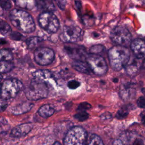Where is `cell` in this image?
Instances as JSON below:
<instances>
[{"instance_id":"836d02e7","label":"cell","mask_w":145,"mask_h":145,"mask_svg":"<svg viewBox=\"0 0 145 145\" xmlns=\"http://www.w3.org/2000/svg\"><path fill=\"white\" fill-rule=\"evenodd\" d=\"M8 105L7 100L2 98L0 99V112L5 110Z\"/></svg>"},{"instance_id":"7c38bea8","label":"cell","mask_w":145,"mask_h":145,"mask_svg":"<svg viewBox=\"0 0 145 145\" xmlns=\"http://www.w3.org/2000/svg\"><path fill=\"white\" fill-rule=\"evenodd\" d=\"M131 49L138 59H141L145 56V41L136 39L130 44Z\"/></svg>"},{"instance_id":"83f0119b","label":"cell","mask_w":145,"mask_h":145,"mask_svg":"<svg viewBox=\"0 0 145 145\" xmlns=\"http://www.w3.org/2000/svg\"><path fill=\"white\" fill-rule=\"evenodd\" d=\"M88 117H89V115L86 111L79 112L74 115L75 118L78 120L79 121H81V122L87 120L88 118Z\"/></svg>"},{"instance_id":"d4e9b609","label":"cell","mask_w":145,"mask_h":145,"mask_svg":"<svg viewBox=\"0 0 145 145\" xmlns=\"http://www.w3.org/2000/svg\"><path fill=\"white\" fill-rule=\"evenodd\" d=\"M17 6H19L21 8H25L28 9H31L34 7V6L36 5L35 1H17L15 2Z\"/></svg>"},{"instance_id":"5b68a950","label":"cell","mask_w":145,"mask_h":145,"mask_svg":"<svg viewBox=\"0 0 145 145\" xmlns=\"http://www.w3.org/2000/svg\"><path fill=\"white\" fill-rule=\"evenodd\" d=\"M87 138V133L83 127L74 126L66 134L63 145H86Z\"/></svg>"},{"instance_id":"bcb514c9","label":"cell","mask_w":145,"mask_h":145,"mask_svg":"<svg viewBox=\"0 0 145 145\" xmlns=\"http://www.w3.org/2000/svg\"><path fill=\"white\" fill-rule=\"evenodd\" d=\"M113 81H114V82H117L118 80H117V79H114V80H113Z\"/></svg>"},{"instance_id":"d590c367","label":"cell","mask_w":145,"mask_h":145,"mask_svg":"<svg viewBox=\"0 0 145 145\" xmlns=\"http://www.w3.org/2000/svg\"><path fill=\"white\" fill-rule=\"evenodd\" d=\"M112 117V114L109 113V112H105L104 113H103L101 116V118L103 120H107V119H109Z\"/></svg>"},{"instance_id":"4dcf8cb0","label":"cell","mask_w":145,"mask_h":145,"mask_svg":"<svg viewBox=\"0 0 145 145\" xmlns=\"http://www.w3.org/2000/svg\"><path fill=\"white\" fill-rule=\"evenodd\" d=\"M11 2L9 1H0V7L3 10H8L11 7Z\"/></svg>"},{"instance_id":"277c9868","label":"cell","mask_w":145,"mask_h":145,"mask_svg":"<svg viewBox=\"0 0 145 145\" xmlns=\"http://www.w3.org/2000/svg\"><path fill=\"white\" fill-rule=\"evenodd\" d=\"M23 86L21 81L15 78L4 80L0 88L1 97L6 100L15 97L22 89Z\"/></svg>"},{"instance_id":"ac0fdd59","label":"cell","mask_w":145,"mask_h":145,"mask_svg":"<svg viewBox=\"0 0 145 145\" xmlns=\"http://www.w3.org/2000/svg\"><path fill=\"white\" fill-rule=\"evenodd\" d=\"M54 109L50 104H44L38 110L39 114L43 118H48L53 114Z\"/></svg>"},{"instance_id":"60d3db41","label":"cell","mask_w":145,"mask_h":145,"mask_svg":"<svg viewBox=\"0 0 145 145\" xmlns=\"http://www.w3.org/2000/svg\"><path fill=\"white\" fill-rule=\"evenodd\" d=\"M6 40H4V39H1L0 40V46L2 45V44H4L5 43H6Z\"/></svg>"},{"instance_id":"74e56055","label":"cell","mask_w":145,"mask_h":145,"mask_svg":"<svg viewBox=\"0 0 145 145\" xmlns=\"http://www.w3.org/2000/svg\"><path fill=\"white\" fill-rule=\"evenodd\" d=\"M112 145H125V143L122 141V140L120 139H116L113 142Z\"/></svg>"},{"instance_id":"9c48e42d","label":"cell","mask_w":145,"mask_h":145,"mask_svg":"<svg viewBox=\"0 0 145 145\" xmlns=\"http://www.w3.org/2000/svg\"><path fill=\"white\" fill-rule=\"evenodd\" d=\"M34 59L39 65L46 66L50 64L54 59V53L47 47L37 48L34 52Z\"/></svg>"},{"instance_id":"9a60e30c","label":"cell","mask_w":145,"mask_h":145,"mask_svg":"<svg viewBox=\"0 0 145 145\" xmlns=\"http://www.w3.org/2000/svg\"><path fill=\"white\" fill-rule=\"evenodd\" d=\"M33 106V104L26 101L17 105L15 106L12 107L11 109V112L15 115H19L29 111Z\"/></svg>"},{"instance_id":"7402d4cb","label":"cell","mask_w":145,"mask_h":145,"mask_svg":"<svg viewBox=\"0 0 145 145\" xmlns=\"http://www.w3.org/2000/svg\"><path fill=\"white\" fill-rule=\"evenodd\" d=\"M14 68V64L11 61H0V74L7 73Z\"/></svg>"},{"instance_id":"7dc6e473","label":"cell","mask_w":145,"mask_h":145,"mask_svg":"<svg viewBox=\"0 0 145 145\" xmlns=\"http://www.w3.org/2000/svg\"><path fill=\"white\" fill-rule=\"evenodd\" d=\"M2 76L0 74V81L2 80Z\"/></svg>"},{"instance_id":"7bdbcfd3","label":"cell","mask_w":145,"mask_h":145,"mask_svg":"<svg viewBox=\"0 0 145 145\" xmlns=\"http://www.w3.org/2000/svg\"><path fill=\"white\" fill-rule=\"evenodd\" d=\"M3 10L0 7V16L3 15Z\"/></svg>"},{"instance_id":"5bb4252c","label":"cell","mask_w":145,"mask_h":145,"mask_svg":"<svg viewBox=\"0 0 145 145\" xmlns=\"http://www.w3.org/2000/svg\"><path fill=\"white\" fill-rule=\"evenodd\" d=\"M32 125L31 123H23L16 126L11 131V135L15 138H20L26 135L32 130Z\"/></svg>"},{"instance_id":"8d00e7d4","label":"cell","mask_w":145,"mask_h":145,"mask_svg":"<svg viewBox=\"0 0 145 145\" xmlns=\"http://www.w3.org/2000/svg\"><path fill=\"white\" fill-rule=\"evenodd\" d=\"M131 145H144V144L143 140L141 139L137 138L134 141V142Z\"/></svg>"},{"instance_id":"f6af8a7d","label":"cell","mask_w":145,"mask_h":145,"mask_svg":"<svg viewBox=\"0 0 145 145\" xmlns=\"http://www.w3.org/2000/svg\"><path fill=\"white\" fill-rule=\"evenodd\" d=\"M142 92L143 93V94L145 96V87L144 88H143L142 89Z\"/></svg>"},{"instance_id":"8992f818","label":"cell","mask_w":145,"mask_h":145,"mask_svg":"<svg viewBox=\"0 0 145 145\" xmlns=\"http://www.w3.org/2000/svg\"><path fill=\"white\" fill-rule=\"evenodd\" d=\"M40 26L49 33L56 32L59 27V22L57 16L52 12H43L38 18Z\"/></svg>"},{"instance_id":"4316f807","label":"cell","mask_w":145,"mask_h":145,"mask_svg":"<svg viewBox=\"0 0 145 145\" xmlns=\"http://www.w3.org/2000/svg\"><path fill=\"white\" fill-rule=\"evenodd\" d=\"M105 50V49L104 46L101 45H96L94 46H92L90 49L89 52L92 54H95V55H99V54L103 53Z\"/></svg>"},{"instance_id":"30bf717a","label":"cell","mask_w":145,"mask_h":145,"mask_svg":"<svg viewBox=\"0 0 145 145\" xmlns=\"http://www.w3.org/2000/svg\"><path fill=\"white\" fill-rule=\"evenodd\" d=\"M82 36V31L76 25L64 27L60 34V39L65 42H74L78 41Z\"/></svg>"},{"instance_id":"f1b7e54d","label":"cell","mask_w":145,"mask_h":145,"mask_svg":"<svg viewBox=\"0 0 145 145\" xmlns=\"http://www.w3.org/2000/svg\"><path fill=\"white\" fill-rule=\"evenodd\" d=\"M128 113L129 112L126 109H125V108H121L117 112L116 117L118 119L122 120V119H123L125 117H126V116L128 115Z\"/></svg>"},{"instance_id":"d6986e66","label":"cell","mask_w":145,"mask_h":145,"mask_svg":"<svg viewBox=\"0 0 145 145\" xmlns=\"http://www.w3.org/2000/svg\"><path fill=\"white\" fill-rule=\"evenodd\" d=\"M36 4L39 8L45 10L44 12H51L55 8L54 5L51 1H37Z\"/></svg>"},{"instance_id":"8fae6325","label":"cell","mask_w":145,"mask_h":145,"mask_svg":"<svg viewBox=\"0 0 145 145\" xmlns=\"http://www.w3.org/2000/svg\"><path fill=\"white\" fill-rule=\"evenodd\" d=\"M35 79L45 83L47 85H54L56 80L53 74L48 70H37L32 73Z\"/></svg>"},{"instance_id":"6da1fadb","label":"cell","mask_w":145,"mask_h":145,"mask_svg":"<svg viewBox=\"0 0 145 145\" xmlns=\"http://www.w3.org/2000/svg\"><path fill=\"white\" fill-rule=\"evenodd\" d=\"M10 20L13 25L27 33L33 32L36 28L32 16L27 12L20 9H14L9 14Z\"/></svg>"},{"instance_id":"f546056e","label":"cell","mask_w":145,"mask_h":145,"mask_svg":"<svg viewBox=\"0 0 145 145\" xmlns=\"http://www.w3.org/2000/svg\"><path fill=\"white\" fill-rule=\"evenodd\" d=\"M91 107V105L89 103H87V102H83L81 103L80 104H79V105L78 106V110H79V112H82V111H84L86 110L89 109H90Z\"/></svg>"},{"instance_id":"3957f363","label":"cell","mask_w":145,"mask_h":145,"mask_svg":"<svg viewBox=\"0 0 145 145\" xmlns=\"http://www.w3.org/2000/svg\"><path fill=\"white\" fill-rule=\"evenodd\" d=\"M24 93L27 98L29 100L44 99L48 95V86L45 83L34 78L25 89Z\"/></svg>"},{"instance_id":"d6a6232c","label":"cell","mask_w":145,"mask_h":145,"mask_svg":"<svg viewBox=\"0 0 145 145\" xmlns=\"http://www.w3.org/2000/svg\"><path fill=\"white\" fill-rule=\"evenodd\" d=\"M137 105L139 108H145V97L141 96L137 100Z\"/></svg>"},{"instance_id":"cb8c5ba5","label":"cell","mask_w":145,"mask_h":145,"mask_svg":"<svg viewBox=\"0 0 145 145\" xmlns=\"http://www.w3.org/2000/svg\"><path fill=\"white\" fill-rule=\"evenodd\" d=\"M12 59V54L8 49H0V61H10Z\"/></svg>"},{"instance_id":"ba28073f","label":"cell","mask_w":145,"mask_h":145,"mask_svg":"<svg viewBox=\"0 0 145 145\" xmlns=\"http://www.w3.org/2000/svg\"><path fill=\"white\" fill-rule=\"evenodd\" d=\"M88 67L95 74L99 76L106 74L108 67L105 59L100 56L91 54L86 58Z\"/></svg>"},{"instance_id":"603a6c76","label":"cell","mask_w":145,"mask_h":145,"mask_svg":"<svg viewBox=\"0 0 145 145\" xmlns=\"http://www.w3.org/2000/svg\"><path fill=\"white\" fill-rule=\"evenodd\" d=\"M11 28L10 25L4 20L0 19V33L5 36L9 35L11 33Z\"/></svg>"},{"instance_id":"52a82bcc","label":"cell","mask_w":145,"mask_h":145,"mask_svg":"<svg viewBox=\"0 0 145 145\" xmlns=\"http://www.w3.org/2000/svg\"><path fill=\"white\" fill-rule=\"evenodd\" d=\"M112 41L118 46L126 47L131 42V35L129 30L123 27L114 28L110 33Z\"/></svg>"},{"instance_id":"484cf974","label":"cell","mask_w":145,"mask_h":145,"mask_svg":"<svg viewBox=\"0 0 145 145\" xmlns=\"http://www.w3.org/2000/svg\"><path fill=\"white\" fill-rule=\"evenodd\" d=\"M87 145H104V143L99 136L96 134H92Z\"/></svg>"},{"instance_id":"ee69618b","label":"cell","mask_w":145,"mask_h":145,"mask_svg":"<svg viewBox=\"0 0 145 145\" xmlns=\"http://www.w3.org/2000/svg\"><path fill=\"white\" fill-rule=\"evenodd\" d=\"M52 145H61L59 142H55Z\"/></svg>"},{"instance_id":"7a4b0ae2","label":"cell","mask_w":145,"mask_h":145,"mask_svg":"<svg viewBox=\"0 0 145 145\" xmlns=\"http://www.w3.org/2000/svg\"><path fill=\"white\" fill-rule=\"evenodd\" d=\"M108 57L112 68L116 71H120L127 65L130 52L126 47L115 46L109 50Z\"/></svg>"},{"instance_id":"e575fe53","label":"cell","mask_w":145,"mask_h":145,"mask_svg":"<svg viewBox=\"0 0 145 145\" xmlns=\"http://www.w3.org/2000/svg\"><path fill=\"white\" fill-rule=\"evenodd\" d=\"M10 37L13 39V40H19L22 39V35L18 32H11L10 34Z\"/></svg>"},{"instance_id":"b9f144b4","label":"cell","mask_w":145,"mask_h":145,"mask_svg":"<svg viewBox=\"0 0 145 145\" xmlns=\"http://www.w3.org/2000/svg\"><path fill=\"white\" fill-rule=\"evenodd\" d=\"M142 68L145 71V59L143 60V61L142 62Z\"/></svg>"},{"instance_id":"ab89813d","label":"cell","mask_w":145,"mask_h":145,"mask_svg":"<svg viewBox=\"0 0 145 145\" xmlns=\"http://www.w3.org/2000/svg\"><path fill=\"white\" fill-rule=\"evenodd\" d=\"M142 122L145 126V114H143L142 116Z\"/></svg>"},{"instance_id":"2e32d148","label":"cell","mask_w":145,"mask_h":145,"mask_svg":"<svg viewBox=\"0 0 145 145\" xmlns=\"http://www.w3.org/2000/svg\"><path fill=\"white\" fill-rule=\"evenodd\" d=\"M72 67L78 71L83 73L89 74L90 72V69L88 65L86 62H84L80 60H75L72 63Z\"/></svg>"},{"instance_id":"4fadbf2b","label":"cell","mask_w":145,"mask_h":145,"mask_svg":"<svg viewBox=\"0 0 145 145\" xmlns=\"http://www.w3.org/2000/svg\"><path fill=\"white\" fill-rule=\"evenodd\" d=\"M65 49L69 55L76 60H80L86 54V49L83 46L78 45L67 46L65 47Z\"/></svg>"},{"instance_id":"ffe728a7","label":"cell","mask_w":145,"mask_h":145,"mask_svg":"<svg viewBox=\"0 0 145 145\" xmlns=\"http://www.w3.org/2000/svg\"><path fill=\"white\" fill-rule=\"evenodd\" d=\"M139 68V63L137 61H134L130 64L126 66V70L127 73L130 75H135Z\"/></svg>"},{"instance_id":"f35d334b","label":"cell","mask_w":145,"mask_h":145,"mask_svg":"<svg viewBox=\"0 0 145 145\" xmlns=\"http://www.w3.org/2000/svg\"><path fill=\"white\" fill-rule=\"evenodd\" d=\"M58 6L59 7V8H61L62 10H63L65 8V7L66 6V1H58Z\"/></svg>"},{"instance_id":"44dd1931","label":"cell","mask_w":145,"mask_h":145,"mask_svg":"<svg viewBox=\"0 0 145 145\" xmlns=\"http://www.w3.org/2000/svg\"><path fill=\"white\" fill-rule=\"evenodd\" d=\"M42 39L39 36H32L29 37L26 40V44L27 48L30 49H32L36 47L37 45L42 41Z\"/></svg>"},{"instance_id":"1f68e13d","label":"cell","mask_w":145,"mask_h":145,"mask_svg":"<svg viewBox=\"0 0 145 145\" xmlns=\"http://www.w3.org/2000/svg\"><path fill=\"white\" fill-rule=\"evenodd\" d=\"M79 86H80V83L75 80H71L67 83L68 87L72 89L77 88Z\"/></svg>"},{"instance_id":"e0dca14e","label":"cell","mask_w":145,"mask_h":145,"mask_svg":"<svg viewBox=\"0 0 145 145\" xmlns=\"http://www.w3.org/2000/svg\"><path fill=\"white\" fill-rule=\"evenodd\" d=\"M135 92V89L130 86H125L122 88L120 91L121 97L124 100H127L134 96Z\"/></svg>"}]
</instances>
